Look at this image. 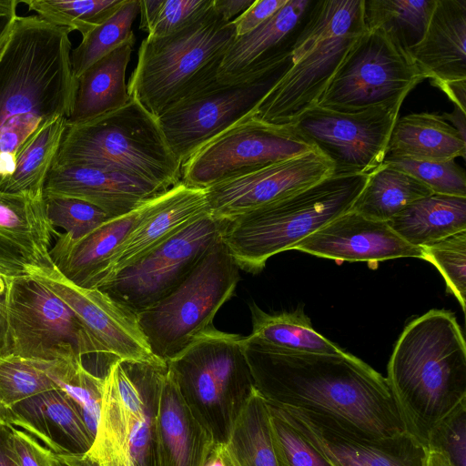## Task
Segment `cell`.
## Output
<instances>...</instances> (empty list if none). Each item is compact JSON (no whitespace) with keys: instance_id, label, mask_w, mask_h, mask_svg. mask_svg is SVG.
I'll list each match as a JSON object with an SVG mask.
<instances>
[{"instance_id":"obj_18","label":"cell","mask_w":466,"mask_h":466,"mask_svg":"<svg viewBox=\"0 0 466 466\" xmlns=\"http://www.w3.org/2000/svg\"><path fill=\"white\" fill-rule=\"evenodd\" d=\"M27 273L46 285L81 319L109 357L128 362L166 363L151 352L137 315L98 289L74 284L54 267L27 265Z\"/></svg>"},{"instance_id":"obj_39","label":"cell","mask_w":466,"mask_h":466,"mask_svg":"<svg viewBox=\"0 0 466 466\" xmlns=\"http://www.w3.org/2000/svg\"><path fill=\"white\" fill-rule=\"evenodd\" d=\"M125 0H19L29 11L82 36L110 17Z\"/></svg>"},{"instance_id":"obj_41","label":"cell","mask_w":466,"mask_h":466,"mask_svg":"<svg viewBox=\"0 0 466 466\" xmlns=\"http://www.w3.org/2000/svg\"><path fill=\"white\" fill-rule=\"evenodd\" d=\"M421 258L431 263L443 277L447 290L466 309V229L430 246L422 247Z\"/></svg>"},{"instance_id":"obj_38","label":"cell","mask_w":466,"mask_h":466,"mask_svg":"<svg viewBox=\"0 0 466 466\" xmlns=\"http://www.w3.org/2000/svg\"><path fill=\"white\" fill-rule=\"evenodd\" d=\"M46 370L57 388L73 401L95 439L101 409L103 376L89 371L81 358L46 361Z\"/></svg>"},{"instance_id":"obj_25","label":"cell","mask_w":466,"mask_h":466,"mask_svg":"<svg viewBox=\"0 0 466 466\" xmlns=\"http://www.w3.org/2000/svg\"><path fill=\"white\" fill-rule=\"evenodd\" d=\"M4 422L22 428L57 454L84 455L94 441L73 401L59 388L5 409Z\"/></svg>"},{"instance_id":"obj_24","label":"cell","mask_w":466,"mask_h":466,"mask_svg":"<svg viewBox=\"0 0 466 466\" xmlns=\"http://www.w3.org/2000/svg\"><path fill=\"white\" fill-rule=\"evenodd\" d=\"M149 201L126 215L109 218L80 238L56 233V240L49 250L55 268L79 287L97 289L118 248L147 213Z\"/></svg>"},{"instance_id":"obj_58","label":"cell","mask_w":466,"mask_h":466,"mask_svg":"<svg viewBox=\"0 0 466 466\" xmlns=\"http://www.w3.org/2000/svg\"><path fill=\"white\" fill-rule=\"evenodd\" d=\"M426 466H453L451 462L441 453L427 450Z\"/></svg>"},{"instance_id":"obj_5","label":"cell","mask_w":466,"mask_h":466,"mask_svg":"<svg viewBox=\"0 0 466 466\" xmlns=\"http://www.w3.org/2000/svg\"><path fill=\"white\" fill-rule=\"evenodd\" d=\"M367 178V174L329 176L228 220L221 240L238 268L258 273L269 258L350 211Z\"/></svg>"},{"instance_id":"obj_51","label":"cell","mask_w":466,"mask_h":466,"mask_svg":"<svg viewBox=\"0 0 466 466\" xmlns=\"http://www.w3.org/2000/svg\"><path fill=\"white\" fill-rule=\"evenodd\" d=\"M11 427L0 422V466H19L12 444Z\"/></svg>"},{"instance_id":"obj_26","label":"cell","mask_w":466,"mask_h":466,"mask_svg":"<svg viewBox=\"0 0 466 466\" xmlns=\"http://www.w3.org/2000/svg\"><path fill=\"white\" fill-rule=\"evenodd\" d=\"M407 54L438 88L466 81V0H436L421 40Z\"/></svg>"},{"instance_id":"obj_43","label":"cell","mask_w":466,"mask_h":466,"mask_svg":"<svg viewBox=\"0 0 466 466\" xmlns=\"http://www.w3.org/2000/svg\"><path fill=\"white\" fill-rule=\"evenodd\" d=\"M383 163L410 174L434 194L466 198L465 171L454 160L385 158Z\"/></svg>"},{"instance_id":"obj_40","label":"cell","mask_w":466,"mask_h":466,"mask_svg":"<svg viewBox=\"0 0 466 466\" xmlns=\"http://www.w3.org/2000/svg\"><path fill=\"white\" fill-rule=\"evenodd\" d=\"M46 360L7 353L0 357V405L7 409L29 397L57 388Z\"/></svg>"},{"instance_id":"obj_6","label":"cell","mask_w":466,"mask_h":466,"mask_svg":"<svg viewBox=\"0 0 466 466\" xmlns=\"http://www.w3.org/2000/svg\"><path fill=\"white\" fill-rule=\"evenodd\" d=\"M366 29L363 0H319L309 13L292 53V65L262 99L253 116L292 125L317 106L334 73Z\"/></svg>"},{"instance_id":"obj_7","label":"cell","mask_w":466,"mask_h":466,"mask_svg":"<svg viewBox=\"0 0 466 466\" xmlns=\"http://www.w3.org/2000/svg\"><path fill=\"white\" fill-rule=\"evenodd\" d=\"M53 166L116 170L164 189L181 181V164L157 118L132 97L115 111L67 125Z\"/></svg>"},{"instance_id":"obj_9","label":"cell","mask_w":466,"mask_h":466,"mask_svg":"<svg viewBox=\"0 0 466 466\" xmlns=\"http://www.w3.org/2000/svg\"><path fill=\"white\" fill-rule=\"evenodd\" d=\"M167 368V363H109L95 439L82 455L86 466H146L156 453L155 414Z\"/></svg>"},{"instance_id":"obj_59","label":"cell","mask_w":466,"mask_h":466,"mask_svg":"<svg viewBox=\"0 0 466 466\" xmlns=\"http://www.w3.org/2000/svg\"><path fill=\"white\" fill-rule=\"evenodd\" d=\"M146 466H158L156 453L148 459Z\"/></svg>"},{"instance_id":"obj_52","label":"cell","mask_w":466,"mask_h":466,"mask_svg":"<svg viewBox=\"0 0 466 466\" xmlns=\"http://www.w3.org/2000/svg\"><path fill=\"white\" fill-rule=\"evenodd\" d=\"M255 0H213L215 10L227 21L243 13Z\"/></svg>"},{"instance_id":"obj_46","label":"cell","mask_w":466,"mask_h":466,"mask_svg":"<svg viewBox=\"0 0 466 466\" xmlns=\"http://www.w3.org/2000/svg\"><path fill=\"white\" fill-rule=\"evenodd\" d=\"M29 262L10 244L0 238V357L9 351L8 305L15 279L27 274Z\"/></svg>"},{"instance_id":"obj_8","label":"cell","mask_w":466,"mask_h":466,"mask_svg":"<svg viewBox=\"0 0 466 466\" xmlns=\"http://www.w3.org/2000/svg\"><path fill=\"white\" fill-rule=\"evenodd\" d=\"M242 339L213 326L167 362L183 400L216 443L228 441L255 390Z\"/></svg>"},{"instance_id":"obj_31","label":"cell","mask_w":466,"mask_h":466,"mask_svg":"<svg viewBox=\"0 0 466 466\" xmlns=\"http://www.w3.org/2000/svg\"><path fill=\"white\" fill-rule=\"evenodd\" d=\"M409 244L422 248L466 229V198L431 194L387 222Z\"/></svg>"},{"instance_id":"obj_36","label":"cell","mask_w":466,"mask_h":466,"mask_svg":"<svg viewBox=\"0 0 466 466\" xmlns=\"http://www.w3.org/2000/svg\"><path fill=\"white\" fill-rule=\"evenodd\" d=\"M61 117L46 126L18 157L10 180L1 191L44 198V187L55 163L67 123Z\"/></svg>"},{"instance_id":"obj_50","label":"cell","mask_w":466,"mask_h":466,"mask_svg":"<svg viewBox=\"0 0 466 466\" xmlns=\"http://www.w3.org/2000/svg\"><path fill=\"white\" fill-rule=\"evenodd\" d=\"M19 0H0V56L9 40L15 20Z\"/></svg>"},{"instance_id":"obj_10","label":"cell","mask_w":466,"mask_h":466,"mask_svg":"<svg viewBox=\"0 0 466 466\" xmlns=\"http://www.w3.org/2000/svg\"><path fill=\"white\" fill-rule=\"evenodd\" d=\"M238 269L220 238L178 287L137 314L157 359L167 363L213 327L215 315L234 294Z\"/></svg>"},{"instance_id":"obj_49","label":"cell","mask_w":466,"mask_h":466,"mask_svg":"<svg viewBox=\"0 0 466 466\" xmlns=\"http://www.w3.org/2000/svg\"><path fill=\"white\" fill-rule=\"evenodd\" d=\"M288 0H255L253 4L233 19L236 36L246 35L279 11Z\"/></svg>"},{"instance_id":"obj_57","label":"cell","mask_w":466,"mask_h":466,"mask_svg":"<svg viewBox=\"0 0 466 466\" xmlns=\"http://www.w3.org/2000/svg\"><path fill=\"white\" fill-rule=\"evenodd\" d=\"M53 466H86L82 455L57 454L52 451Z\"/></svg>"},{"instance_id":"obj_35","label":"cell","mask_w":466,"mask_h":466,"mask_svg":"<svg viewBox=\"0 0 466 466\" xmlns=\"http://www.w3.org/2000/svg\"><path fill=\"white\" fill-rule=\"evenodd\" d=\"M436 0H363L366 29H379L407 52L422 38Z\"/></svg>"},{"instance_id":"obj_2","label":"cell","mask_w":466,"mask_h":466,"mask_svg":"<svg viewBox=\"0 0 466 466\" xmlns=\"http://www.w3.org/2000/svg\"><path fill=\"white\" fill-rule=\"evenodd\" d=\"M69 34L37 15L15 20L0 56V191L42 128L70 116L77 80Z\"/></svg>"},{"instance_id":"obj_29","label":"cell","mask_w":466,"mask_h":466,"mask_svg":"<svg viewBox=\"0 0 466 466\" xmlns=\"http://www.w3.org/2000/svg\"><path fill=\"white\" fill-rule=\"evenodd\" d=\"M465 153L466 140L441 115L421 112L397 119L385 158L446 161Z\"/></svg>"},{"instance_id":"obj_20","label":"cell","mask_w":466,"mask_h":466,"mask_svg":"<svg viewBox=\"0 0 466 466\" xmlns=\"http://www.w3.org/2000/svg\"><path fill=\"white\" fill-rule=\"evenodd\" d=\"M314 4L312 0H288L259 26L235 36L222 58L217 81L221 84L244 81L291 56Z\"/></svg>"},{"instance_id":"obj_1","label":"cell","mask_w":466,"mask_h":466,"mask_svg":"<svg viewBox=\"0 0 466 466\" xmlns=\"http://www.w3.org/2000/svg\"><path fill=\"white\" fill-rule=\"evenodd\" d=\"M256 390L270 405L335 419L372 438L407 433L386 378L356 356L293 351L243 337Z\"/></svg>"},{"instance_id":"obj_60","label":"cell","mask_w":466,"mask_h":466,"mask_svg":"<svg viewBox=\"0 0 466 466\" xmlns=\"http://www.w3.org/2000/svg\"><path fill=\"white\" fill-rule=\"evenodd\" d=\"M5 409L3 408L1 405H0V422H4V418H5Z\"/></svg>"},{"instance_id":"obj_21","label":"cell","mask_w":466,"mask_h":466,"mask_svg":"<svg viewBox=\"0 0 466 466\" xmlns=\"http://www.w3.org/2000/svg\"><path fill=\"white\" fill-rule=\"evenodd\" d=\"M291 249L339 261L421 258V248L403 240L387 222L348 211L298 242Z\"/></svg>"},{"instance_id":"obj_32","label":"cell","mask_w":466,"mask_h":466,"mask_svg":"<svg viewBox=\"0 0 466 466\" xmlns=\"http://www.w3.org/2000/svg\"><path fill=\"white\" fill-rule=\"evenodd\" d=\"M433 194L410 174L382 163L370 174L350 211L388 222L412 202Z\"/></svg>"},{"instance_id":"obj_12","label":"cell","mask_w":466,"mask_h":466,"mask_svg":"<svg viewBox=\"0 0 466 466\" xmlns=\"http://www.w3.org/2000/svg\"><path fill=\"white\" fill-rule=\"evenodd\" d=\"M291 65L292 56L244 81L221 84L216 79L159 116L162 133L181 167L209 141L253 116Z\"/></svg>"},{"instance_id":"obj_27","label":"cell","mask_w":466,"mask_h":466,"mask_svg":"<svg viewBox=\"0 0 466 466\" xmlns=\"http://www.w3.org/2000/svg\"><path fill=\"white\" fill-rule=\"evenodd\" d=\"M154 436L158 466H205L216 443L183 400L167 368L159 388Z\"/></svg>"},{"instance_id":"obj_48","label":"cell","mask_w":466,"mask_h":466,"mask_svg":"<svg viewBox=\"0 0 466 466\" xmlns=\"http://www.w3.org/2000/svg\"><path fill=\"white\" fill-rule=\"evenodd\" d=\"M12 444L19 466H53L52 451L25 431L11 427Z\"/></svg>"},{"instance_id":"obj_11","label":"cell","mask_w":466,"mask_h":466,"mask_svg":"<svg viewBox=\"0 0 466 466\" xmlns=\"http://www.w3.org/2000/svg\"><path fill=\"white\" fill-rule=\"evenodd\" d=\"M8 337V353L26 359L110 358L78 315L28 273L16 278L11 288Z\"/></svg>"},{"instance_id":"obj_19","label":"cell","mask_w":466,"mask_h":466,"mask_svg":"<svg viewBox=\"0 0 466 466\" xmlns=\"http://www.w3.org/2000/svg\"><path fill=\"white\" fill-rule=\"evenodd\" d=\"M332 171L331 162L314 149L205 188L209 213L230 220L332 176Z\"/></svg>"},{"instance_id":"obj_22","label":"cell","mask_w":466,"mask_h":466,"mask_svg":"<svg viewBox=\"0 0 466 466\" xmlns=\"http://www.w3.org/2000/svg\"><path fill=\"white\" fill-rule=\"evenodd\" d=\"M166 190L116 170L53 166L45 183L44 196L78 198L95 205L112 218L138 208Z\"/></svg>"},{"instance_id":"obj_15","label":"cell","mask_w":466,"mask_h":466,"mask_svg":"<svg viewBox=\"0 0 466 466\" xmlns=\"http://www.w3.org/2000/svg\"><path fill=\"white\" fill-rule=\"evenodd\" d=\"M316 149L292 125L250 116L223 132L181 167V181L207 188Z\"/></svg>"},{"instance_id":"obj_3","label":"cell","mask_w":466,"mask_h":466,"mask_svg":"<svg viewBox=\"0 0 466 466\" xmlns=\"http://www.w3.org/2000/svg\"><path fill=\"white\" fill-rule=\"evenodd\" d=\"M387 373L407 433L427 449L435 427L466 402V345L455 315L431 309L408 323Z\"/></svg>"},{"instance_id":"obj_54","label":"cell","mask_w":466,"mask_h":466,"mask_svg":"<svg viewBox=\"0 0 466 466\" xmlns=\"http://www.w3.org/2000/svg\"><path fill=\"white\" fill-rule=\"evenodd\" d=\"M162 0H139V28L150 32Z\"/></svg>"},{"instance_id":"obj_30","label":"cell","mask_w":466,"mask_h":466,"mask_svg":"<svg viewBox=\"0 0 466 466\" xmlns=\"http://www.w3.org/2000/svg\"><path fill=\"white\" fill-rule=\"evenodd\" d=\"M56 233L46 217L44 198L0 191V238L30 264L54 267L49 250Z\"/></svg>"},{"instance_id":"obj_4","label":"cell","mask_w":466,"mask_h":466,"mask_svg":"<svg viewBox=\"0 0 466 466\" xmlns=\"http://www.w3.org/2000/svg\"><path fill=\"white\" fill-rule=\"evenodd\" d=\"M235 36L233 20H225L213 3L178 31L160 37L147 36L129 78V96L157 118L217 79Z\"/></svg>"},{"instance_id":"obj_56","label":"cell","mask_w":466,"mask_h":466,"mask_svg":"<svg viewBox=\"0 0 466 466\" xmlns=\"http://www.w3.org/2000/svg\"><path fill=\"white\" fill-rule=\"evenodd\" d=\"M441 116L445 121L450 122L461 137L466 140V113L455 106L451 113H443Z\"/></svg>"},{"instance_id":"obj_42","label":"cell","mask_w":466,"mask_h":466,"mask_svg":"<svg viewBox=\"0 0 466 466\" xmlns=\"http://www.w3.org/2000/svg\"><path fill=\"white\" fill-rule=\"evenodd\" d=\"M46 213L51 226L65 230L72 239L80 238L111 218L86 201L63 196H44Z\"/></svg>"},{"instance_id":"obj_13","label":"cell","mask_w":466,"mask_h":466,"mask_svg":"<svg viewBox=\"0 0 466 466\" xmlns=\"http://www.w3.org/2000/svg\"><path fill=\"white\" fill-rule=\"evenodd\" d=\"M425 79L407 52L379 29H365L348 51L317 106L359 112L403 102Z\"/></svg>"},{"instance_id":"obj_44","label":"cell","mask_w":466,"mask_h":466,"mask_svg":"<svg viewBox=\"0 0 466 466\" xmlns=\"http://www.w3.org/2000/svg\"><path fill=\"white\" fill-rule=\"evenodd\" d=\"M427 450L441 453L453 466H466V402L435 427Z\"/></svg>"},{"instance_id":"obj_14","label":"cell","mask_w":466,"mask_h":466,"mask_svg":"<svg viewBox=\"0 0 466 466\" xmlns=\"http://www.w3.org/2000/svg\"><path fill=\"white\" fill-rule=\"evenodd\" d=\"M228 220L209 212L116 272L98 289L137 315L178 287L221 238Z\"/></svg>"},{"instance_id":"obj_45","label":"cell","mask_w":466,"mask_h":466,"mask_svg":"<svg viewBox=\"0 0 466 466\" xmlns=\"http://www.w3.org/2000/svg\"><path fill=\"white\" fill-rule=\"evenodd\" d=\"M268 405L273 439L280 448L289 466H330L293 430L273 406L268 403Z\"/></svg>"},{"instance_id":"obj_28","label":"cell","mask_w":466,"mask_h":466,"mask_svg":"<svg viewBox=\"0 0 466 466\" xmlns=\"http://www.w3.org/2000/svg\"><path fill=\"white\" fill-rule=\"evenodd\" d=\"M136 39L128 40L88 67L76 80L67 125L82 124L124 106L130 96L126 70Z\"/></svg>"},{"instance_id":"obj_34","label":"cell","mask_w":466,"mask_h":466,"mask_svg":"<svg viewBox=\"0 0 466 466\" xmlns=\"http://www.w3.org/2000/svg\"><path fill=\"white\" fill-rule=\"evenodd\" d=\"M251 342L293 351L339 353L343 350L316 331L302 309L292 312L269 314L255 303L250 306Z\"/></svg>"},{"instance_id":"obj_23","label":"cell","mask_w":466,"mask_h":466,"mask_svg":"<svg viewBox=\"0 0 466 466\" xmlns=\"http://www.w3.org/2000/svg\"><path fill=\"white\" fill-rule=\"evenodd\" d=\"M208 212L205 189L182 181L152 198L147 213L118 248L97 289L120 269Z\"/></svg>"},{"instance_id":"obj_47","label":"cell","mask_w":466,"mask_h":466,"mask_svg":"<svg viewBox=\"0 0 466 466\" xmlns=\"http://www.w3.org/2000/svg\"><path fill=\"white\" fill-rule=\"evenodd\" d=\"M213 0L163 1L147 36L160 37L183 28L206 12Z\"/></svg>"},{"instance_id":"obj_33","label":"cell","mask_w":466,"mask_h":466,"mask_svg":"<svg viewBox=\"0 0 466 466\" xmlns=\"http://www.w3.org/2000/svg\"><path fill=\"white\" fill-rule=\"evenodd\" d=\"M269 416L268 403L255 389L227 441L239 466H289L273 439Z\"/></svg>"},{"instance_id":"obj_55","label":"cell","mask_w":466,"mask_h":466,"mask_svg":"<svg viewBox=\"0 0 466 466\" xmlns=\"http://www.w3.org/2000/svg\"><path fill=\"white\" fill-rule=\"evenodd\" d=\"M440 89L448 96L456 107L466 113V81L449 83Z\"/></svg>"},{"instance_id":"obj_16","label":"cell","mask_w":466,"mask_h":466,"mask_svg":"<svg viewBox=\"0 0 466 466\" xmlns=\"http://www.w3.org/2000/svg\"><path fill=\"white\" fill-rule=\"evenodd\" d=\"M402 102L359 112L314 106L292 124L332 164V176L370 174L385 158L388 142Z\"/></svg>"},{"instance_id":"obj_37","label":"cell","mask_w":466,"mask_h":466,"mask_svg":"<svg viewBox=\"0 0 466 466\" xmlns=\"http://www.w3.org/2000/svg\"><path fill=\"white\" fill-rule=\"evenodd\" d=\"M139 0H125L102 24L82 36L70 55L77 79L88 67L128 40L136 39L132 25L139 15Z\"/></svg>"},{"instance_id":"obj_53","label":"cell","mask_w":466,"mask_h":466,"mask_svg":"<svg viewBox=\"0 0 466 466\" xmlns=\"http://www.w3.org/2000/svg\"><path fill=\"white\" fill-rule=\"evenodd\" d=\"M205 466H239L227 442L215 443Z\"/></svg>"},{"instance_id":"obj_17","label":"cell","mask_w":466,"mask_h":466,"mask_svg":"<svg viewBox=\"0 0 466 466\" xmlns=\"http://www.w3.org/2000/svg\"><path fill=\"white\" fill-rule=\"evenodd\" d=\"M273 407L330 466H426L427 449L408 433L372 438L325 415Z\"/></svg>"}]
</instances>
